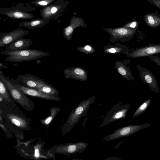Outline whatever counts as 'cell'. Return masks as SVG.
Returning <instances> with one entry per match:
<instances>
[{
	"mask_svg": "<svg viewBox=\"0 0 160 160\" xmlns=\"http://www.w3.org/2000/svg\"><path fill=\"white\" fill-rule=\"evenodd\" d=\"M0 54L7 55L5 58L6 61L21 62L36 60L49 55V53L36 49H24L14 51H2Z\"/></svg>",
	"mask_w": 160,
	"mask_h": 160,
	"instance_id": "obj_1",
	"label": "cell"
},
{
	"mask_svg": "<svg viewBox=\"0 0 160 160\" xmlns=\"http://www.w3.org/2000/svg\"><path fill=\"white\" fill-rule=\"evenodd\" d=\"M0 103V115L2 117L21 129L31 130L30 120L27 119L20 111L14 110L13 107L8 103Z\"/></svg>",
	"mask_w": 160,
	"mask_h": 160,
	"instance_id": "obj_2",
	"label": "cell"
},
{
	"mask_svg": "<svg viewBox=\"0 0 160 160\" xmlns=\"http://www.w3.org/2000/svg\"><path fill=\"white\" fill-rule=\"evenodd\" d=\"M95 97L93 96L81 102L71 112L62 129V135L69 132L82 116L86 115L89 107L93 103Z\"/></svg>",
	"mask_w": 160,
	"mask_h": 160,
	"instance_id": "obj_3",
	"label": "cell"
},
{
	"mask_svg": "<svg viewBox=\"0 0 160 160\" xmlns=\"http://www.w3.org/2000/svg\"><path fill=\"white\" fill-rule=\"evenodd\" d=\"M0 78L6 86L13 100L27 111L31 112L34 107L33 102L27 95L14 86L10 80L4 75L1 69L0 70Z\"/></svg>",
	"mask_w": 160,
	"mask_h": 160,
	"instance_id": "obj_4",
	"label": "cell"
},
{
	"mask_svg": "<svg viewBox=\"0 0 160 160\" xmlns=\"http://www.w3.org/2000/svg\"><path fill=\"white\" fill-rule=\"evenodd\" d=\"M69 2L68 0H57L43 8L40 11V15L46 24L52 19L55 20L62 15Z\"/></svg>",
	"mask_w": 160,
	"mask_h": 160,
	"instance_id": "obj_5",
	"label": "cell"
},
{
	"mask_svg": "<svg viewBox=\"0 0 160 160\" xmlns=\"http://www.w3.org/2000/svg\"><path fill=\"white\" fill-rule=\"evenodd\" d=\"M35 9V8L30 5L18 3L16 6L0 8V14L12 19L32 20L34 17L29 12Z\"/></svg>",
	"mask_w": 160,
	"mask_h": 160,
	"instance_id": "obj_6",
	"label": "cell"
},
{
	"mask_svg": "<svg viewBox=\"0 0 160 160\" xmlns=\"http://www.w3.org/2000/svg\"><path fill=\"white\" fill-rule=\"evenodd\" d=\"M87 143L81 141L55 145L51 148L49 152L66 155L82 153L88 146Z\"/></svg>",
	"mask_w": 160,
	"mask_h": 160,
	"instance_id": "obj_7",
	"label": "cell"
},
{
	"mask_svg": "<svg viewBox=\"0 0 160 160\" xmlns=\"http://www.w3.org/2000/svg\"><path fill=\"white\" fill-rule=\"evenodd\" d=\"M130 105L121 103L114 105L109 110L99 126L101 128L118 119L125 118Z\"/></svg>",
	"mask_w": 160,
	"mask_h": 160,
	"instance_id": "obj_8",
	"label": "cell"
},
{
	"mask_svg": "<svg viewBox=\"0 0 160 160\" xmlns=\"http://www.w3.org/2000/svg\"><path fill=\"white\" fill-rule=\"evenodd\" d=\"M152 125L151 124L145 123L125 126L117 129L111 134L104 137L103 140L106 141H110L124 137H127Z\"/></svg>",
	"mask_w": 160,
	"mask_h": 160,
	"instance_id": "obj_9",
	"label": "cell"
},
{
	"mask_svg": "<svg viewBox=\"0 0 160 160\" xmlns=\"http://www.w3.org/2000/svg\"><path fill=\"white\" fill-rule=\"evenodd\" d=\"M10 80L16 88L27 95L42 99L54 101L56 102L60 100V98L59 96L48 95L43 93L35 89L28 87L18 82L17 80L14 78H11Z\"/></svg>",
	"mask_w": 160,
	"mask_h": 160,
	"instance_id": "obj_10",
	"label": "cell"
},
{
	"mask_svg": "<svg viewBox=\"0 0 160 160\" xmlns=\"http://www.w3.org/2000/svg\"><path fill=\"white\" fill-rule=\"evenodd\" d=\"M103 29L111 35V39L127 41L135 36L137 29L121 27L114 28H104Z\"/></svg>",
	"mask_w": 160,
	"mask_h": 160,
	"instance_id": "obj_11",
	"label": "cell"
},
{
	"mask_svg": "<svg viewBox=\"0 0 160 160\" xmlns=\"http://www.w3.org/2000/svg\"><path fill=\"white\" fill-rule=\"evenodd\" d=\"M28 31L18 28L11 32L0 33V48L6 46L28 34Z\"/></svg>",
	"mask_w": 160,
	"mask_h": 160,
	"instance_id": "obj_12",
	"label": "cell"
},
{
	"mask_svg": "<svg viewBox=\"0 0 160 160\" xmlns=\"http://www.w3.org/2000/svg\"><path fill=\"white\" fill-rule=\"evenodd\" d=\"M16 80L26 87L36 89L48 83L38 76L29 73L18 75Z\"/></svg>",
	"mask_w": 160,
	"mask_h": 160,
	"instance_id": "obj_13",
	"label": "cell"
},
{
	"mask_svg": "<svg viewBox=\"0 0 160 160\" xmlns=\"http://www.w3.org/2000/svg\"><path fill=\"white\" fill-rule=\"evenodd\" d=\"M160 53V44H150L138 48L126 55L130 58L148 56Z\"/></svg>",
	"mask_w": 160,
	"mask_h": 160,
	"instance_id": "obj_14",
	"label": "cell"
},
{
	"mask_svg": "<svg viewBox=\"0 0 160 160\" xmlns=\"http://www.w3.org/2000/svg\"><path fill=\"white\" fill-rule=\"evenodd\" d=\"M137 67L140 72L141 79L147 83L152 91L158 93L159 88L158 82L153 74L147 69L139 65H137Z\"/></svg>",
	"mask_w": 160,
	"mask_h": 160,
	"instance_id": "obj_15",
	"label": "cell"
},
{
	"mask_svg": "<svg viewBox=\"0 0 160 160\" xmlns=\"http://www.w3.org/2000/svg\"><path fill=\"white\" fill-rule=\"evenodd\" d=\"M80 27L84 28L86 27L84 20L78 17H72L70 20V24L63 29L62 32L64 38L68 40H71L74 29Z\"/></svg>",
	"mask_w": 160,
	"mask_h": 160,
	"instance_id": "obj_16",
	"label": "cell"
},
{
	"mask_svg": "<svg viewBox=\"0 0 160 160\" xmlns=\"http://www.w3.org/2000/svg\"><path fill=\"white\" fill-rule=\"evenodd\" d=\"M63 72L66 78L82 80H85L87 78L86 71L79 68H68L63 70Z\"/></svg>",
	"mask_w": 160,
	"mask_h": 160,
	"instance_id": "obj_17",
	"label": "cell"
},
{
	"mask_svg": "<svg viewBox=\"0 0 160 160\" xmlns=\"http://www.w3.org/2000/svg\"><path fill=\"white\" fill-rule=\"evenodd\" d=\"M32 43L33 41L31 39L22 37L7 46L6 49L9 51L26 49L29 47Z\"/></svg>",
	"mask_w": 160,
	"mask_h": 160,
	"instance_id": "obj_18",
	"label": "cell"
},
{
	"mask_svg": "<svg viewBox=\"0 0 160 160\" xmlns=\"http://www.w3.org/2000/svg\"><path fill=\"white\" fill-rule=\"evenodd\" d=\"M130 59L125 60L123 62H120L119 64H117V69L118 72L124 78L127 80H131L134 81V78L132 73L129 67L127 66V64L130 62Z\"/></svg>",
	"mask_w": 160,
	"mask_h": 160,
	"instance_id": "obj_19",
	"label": "cell"
},
{
	"mask_svg": "<svg viewBox=\"0 0 160 160\" xmlns=\"http://www.w3.org/2000/svg\"><path fill=\"white\" fill-rule=\"evenodd\" d=\"M144 20L150 27L155 28L160 26V13H147L144 16Z\"/></svg>",
	"mask_w": 160,
	"mask_h": 160,
	"instance_id": "obj_20",
	"label": "cell"
},
{
	"mask_svg": "<svg viewBox=\"0 0 160 160\" xmlns=\"http://www.w3.org/2000/svg\"><path fill=\"white\" fill-rule=\"evenodd\" d=\"M46 24L45 22L42 18H39L18 23L20 27L27 28L30 29H33L38 28H41Z\"/></svg>",
	"mask_w": 160,
	"mask_h": 160,
	"instance_id": "obj_21",
	"label": "cell"
},
{
	"mask_svg": "<svg viewBox=\"0 0 160 160\" xmlns=\"http://www.w3.org/2000/svg\"><path fill=\"white\" fill-rule=\"evenodd\" d=\"M8 89L2 80L0 78V97H1L6 102L13 107L16 104L11 96H10L8 91Z\"/></svg>",
	"mask_w": 160,
	"mask_h": 160,
	"instance_id": "obj_22",
	"label": "cell"
},
{
	"mask_svg": "<svg viewBox=\"0 0 160 160\" xmlns=\"http://www.w3.org/2000/svg\"><path fill=\"white\" fill-rule=\"evenodd\" d=\"M60 110V108L58 107L51 108L50 109V115L45 119H40V122L42 124L48 127Z\"/></svg>",
	"mask_w": 160,
	"mask_h": 160,
	"instance_id": "obj_23",
	"label": "cell"
},
{
	"mask_svg": "<svg viewBox=\"0 0 160 160\" xmlns=\"http://www.w3.org/2000/svg\"><path fill=\"white\" fill-rule=\"evenodd\" d=\"M36 90L48 95L59 96V93L58 90L48 83Z\"/></svg>",
	"mask_w": 160,
	"mask_h": 160,
	"instance_id": "obj_24",
	"label": "cell"
},
{
	"mask_svg": "<svg viewBox=\"0 0 160 160\" xmlns=\"http://www.w3.org/2000/svg\"><path fill=\"white\" fill-rule=\"evenodd\" d=\"M151 102V99H148L143 102L135 112L132 115V117L135 118L142 114L148 109Z\"/></svg>",
	"mask_w": 160,
	"mask_h": 160,
	"instance_id": "obj_25",
	"label": "cell"
},
{
	"mask_svg": "<svg viewBox=\"0 0 160 160\" xmlns=\"http://www.w3.org/2000/svg\"><path fill=\"white\" fill-rule=\"evenodd\" d=\"M55 0H35L32 1L31 3L35 6L43 8L53 3Z\"/></svg>",
	"mask_w": 160,
	"mask_h": 160,
	"instance_id": "obj_26",
	"label": "cell"
},
{
	"mask_svg": "<svg viewBox=\"0 0 160 160\" xmlns=\"http://www.w3.org/2000/svg\"><path fill=\"white\" fill-rule=\"evenodd\" d=\"M138 23L136 21L129 22L126 24L122 27L126 28H129L137 29L138 27Z\"/></svg>",
	"mask_w": 160,
	"mask_h": 160,
	"instance_id": "obj_27",
	"label": "cell"
},
{
	"mask_svg": "<svg viewBox=\"0 0 160 160\" xmlns=\"http://www.w3.org/2000/svg\"><path fill=\"white\" fill-rule=\"evenodd\" d=\"M148 58L152 61L154 62L160 67V57L157 55H151L148 56Z\"/></svg>",
	"mask_w": 160,
	"mask_h": 160,
	"instance_id": "obj_28",
	"label": "cell"
},
{
	"mask_svg": "<svg viewBox=\"0 0 160 160\" xmlns=\"http://www.w3.org/2000/svg\"><path fill=\"white\" fill-rule=\"evenodd\" d=\"M147 1L160 9V0H147Z\"/></svg>",
	"mask_w": 160,
	"mask_h": 160,
	"instance_id": "obj_29",
	"label": "cell"
},
{
	"mask_svg": "<svg viewBox=\"0 0 160 160\" xmlns=\"http://www.w3.org/2000/svg\"><path fill=\"white\" fill-rule=\"evenodd\" d=\"M40 154L41 153L40 151L39 150V149L38 148L37 145V146H36L35 148V154L34 155V157L36 158H39L40 157L42 158V156H41L42 155H41Z\"/></svg>",
	"mask_w": 160,
	"mask_h": 160,
	"instance_id": "obj_30",
	"label": "cell"
},
{
	"mask_svg": "<svg viewBox=\"0 0 160 160\" xmlns=\"http://www.w3.org/2000/svg\"><path fill=\"white\" fill-rule=\"evenodd\" d=\"M82 49H84L85 50L84 51H87L88 52H91L92 51V47L89 45H87L84 46Z\"/></svg>",
	"mask_w": 160,
	"mask_h": 160,
	"instance_id": "obj_31",
	"label": "cell"
},
{
	"mask_svg": "<svg viewBox=\"0 0 160 160\" xmlns=\"http://www.w3.org/2000/svg\"><path fill=\"white\" fill-rule=\"evenodd\" d=\"M107 159V160H121L119 158H118L116 157H112V158H108L107 159Z\"/></svg>",
	"mask_w": 160,
	"mask_h": 160,
	"instance_id": "obj_32",
	"label": "cell"
},
{
	"mask_svg": "<svg viewBox=\"0 0 160 160\" xmlns=\"http://www.w3.org/2000/svg\"><path fill=\"white\" fill-rule=\"evenodd\" d=\"M0 69L1 68H7L8 67L4 65L2 63V62H0Z\"/></svg>",
	"mask_w": 160,
	"mask_h": 160,
	"instance_id": "obj_33",
	"label": "cell"
},
{
	"mask_svg": "<svg viewBox=\"0 0 160 160\" xmlns=\"http://www.w3.org/2000/svg\"></svg>",
	"mask_w": 160,
	"mask_h": 160,
	"instance_id": "obj_34",
	"label": "cell"
}]
</instances>
